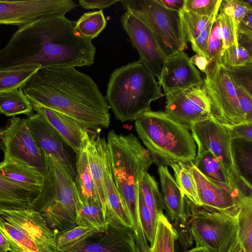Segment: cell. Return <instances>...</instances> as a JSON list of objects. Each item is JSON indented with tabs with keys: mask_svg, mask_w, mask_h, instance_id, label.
Masks as SVG:
<instances>
[{
	"mask_svg": "<svg viewBox=\"0 0 252 252\" xmlns=\"http://www.w3.org/2000/svg\"><path fill=\"white\" fill-rule=\"evenodd\" d=\"M75 24L52 16L18 28L0 51V70L92 65L96 48L75 30Z\"/></svg>",
	"mask_w": 252,
	"mask_h": 252,
	"instance_id": "cell-1",
	"label": "cell"
},
{
	"mask_svg": "<svg viewBox=\"0 0 252 252\" xmlns=\"http://www.w3.org/2000/svg\"><path fill=\"white\" fill-rule=\"evenodd\" d=\"M22 89L32 106L65 114L89 131L98 133L109 126L110 107L106 97L90 76L75 67L41 68Z\"/></svg>",
	"mask_w": 252,
	"mask_h": 252,
	"instance_id": "cell-2",
	"label": "cell"
},
{
	"mask_svg": "<svg viewBox=\"0 0 252 252\" xmlns=\"http://www.w3.org/2000/svg\"><path fill=\"white\" fill-rule=\"evenodd\" d=\"M163 95L155 76L138 61L113 72L105 97L116 118L125 122L151 110V103Z\"/></svg>",
	"mask_w": 252,
	"mask_h": 252,
	"instance_id": "cell-3",
	"label": "cell"
},
{
	"mask_svg": "<svg viewBox=\"0 0 252 252\" xmlns=\"http://www.w3.org/2000/svg\"><path fill=\"white\" fill-rule=\"evenodd\" d=\"M135 127L147 149L161 164L171 166L195 160L197 146L189 127L164 111L144 113L135 120Z\"/></svg>",
	"mask_w": 252,
	"mask_h": 252,
	"instance_id": "cell-4",
	"label": "cell"
},
{
	"mask_svg": "<svg viewBox=\"0 0 252 252\" xmlns=\"http://www.w3.org/2000/svg\"><path fill=\"white\" fill-rule=\"evenodd\" d=\"M43 153L45 180L31 209L39 213L56 234L79 225V196L73 176L53 157Z\"/></svg>",
	"mask_w": 252,
	"mask_h": 252,
	"instance_id": "cell-5",
	"label": "cell"
},
{
	"mask_svg": "<svg viewBox=\"0 0 252 252\" xmlns=\"http://www.w3.org/2000/svg\"><path fill=\"white\" fill-rule=\"evenodd\" d=\"M107 143L114 181L126 209L138 207L142 175L158 160L132 133L119 134L111 130Z\"/></svg>",
	"mask_w": 252,
	"mask_h": 252,
	"instance_id": "cell-6",
	"label": "cell"
},
{
	"mask_svg": "<svg viewBox=\"0 0 252 252\" xmlns=\"http://www.w3.org/2000/svg\"><path fill=\"white\" fill-rule=\"evenodd\" d=\"M188 205V222L196 247L211 252H238L241 244L236 216L197 206L189 200Z\"/></svg>",
	"mask_w": 252,
	"mask_h": 252,
	"instance_id": "cell-7",
	"label": "cell"
},
{
	"mask_svg": "<svg viewBox=\"0 0 252 252\" xmlns=\"http://www.w3.org/2000/svg\"><path fill=\"white\" fill-rule=\"evenodd\" d=\"M0 231L6 237L10 252H58L55 233L33 209L0 210Z\"/></svg>",
	"mask_w": 252,
	"mask_h": 252,
	"instance_id": "cell-8",
	"label": "cell"
},
{
	"mask_svg": "<svg viewBox=\"0 0 252 252\" xmlns=\"http://www.w3.org/2000/svg\"><path fill=\"white\" fill-rule=\"evenodd\" d=\"M120 1L126 10L131 12L151 30L167 58L188 49L179 12L167 9L156 0Z\"/></svg>",
	"mask_w": 252,
	"mask_h": 252,
	"instance_id": "cell-9",
	"label": "cell"
},
{
	"mask_svg": "<svg viewBox=\"0 0 252 252\" xmlns=\"http://www.w3.org/2000/svg\"><path fill=\"white\" fill-rule=\"evenodd\" d=\"M205 74L202 86L211 100L213 116L226 126L247 123L234 82L220 56L209 62Z\"/></svg>",
	"mask_w": 252,
	"mask_h": 252,
	"instance_id": "cell-10",
	"label": "cell"
},
{
	"mask_svg": "<svg viewBox=\"0 0 252 252\" xmlns=\"http://www.w3.org/2000/svg\"><path fill=\"white\" fill-rule=\"evenodd\" d=\"M3 160H10L34 167L44 176L46 162L44 153L34 141L26 119L12 117L0 131Z\"/></svg>",
	"mask_w": 252,
	"mask_h": 252,
	"instance_id": "cell-11",
	"label": "cell"
},
{
	"mask_svg": "<svg viewBox=\"0 0 252 252\" xmlns=\"http://www.w3.org/2000/svg\"><path fill=\"white\" fill-rule=\"evenodd\" d=\"M77 6L72 0H0V24L20 28L42 18L65 16Z\"/></svg>",
	"mask_w": 252,
	"mask_h": 252,
	"instance_id": "cell-12",
	"label": "cell"
},
{
	"mask_svg": "<svg viewBox=\"0 0 252 252\" xmlns=\"http://www.w3.org/2000/svg\"><path fill=\"white\" fill-rule=\"evenodd\" d=\"M189 129L197 146V153L211 152L238 184L232 155V137L227 127L213 115L192 123Z\"/></svg>",
	"mask_w": 252,
	"mask_h": 252,
	"instance_id": "cell-13",
	"label": "cell"
},
{
	"mask_svg": "<svg viewBox=\"0 0 252 252\" xmlns=\"http://www.w3.org/2000/svg\"><path fill=\"white\" fill-rule=\"evenodd\" d=\"M124 29L137 50L141 63L158 80L167 59L151 30L139 19L128 10L121 18Z\"/></svg>",
	"mask_w": 252,
	"mask_h": 252,
	"instance_id": "cell-14",
	"label": "cell"
},
{
	"mask_svg": "<svg viewBox=\"0 0 252 252\" xmlns=\"http://www.w3.org/2000/svg\"><path fill=\"white\" fill-rule=\"evenodd\" d=\"M164 112L189 127L213 116L211 100L202 86L166 94Z\"/></svg>",
	"mask_w": 252,
	"mask_h": 252,
	"instance_id": "cell-15",
	"label": "cell"
},
{
	"mask_svg": "<svg viewBox=\"0 0 252 252\" xmlns=\"http://www.w3.org/2000/svg\"><path fill=\"white\" fill-rule=\"evenodd\" d=\"M158 82L166 95L193 87L201 86L203 79L188 55L183 51L167 58Z\"/></svg>",
	"mask_w": 252,
	"mask_h": 252,
	"instance_id": "cell-16",
	"label": "cell"
},
{
	"mask_svg": "<svg viewBox=\"0 0 252 252\" xmlns=\"http://www.w3.org/2000/svg\"><path fill=\"white\" fill-rule=\"evenodd\" d=\"M189 164L196 182L201 206L237 216L240 193L205 177L193 162Z\"/></svg>",
	"mask_w": 252,
	"mask_h": 252,
	"instance_id": "cell-17",
	"label": "cell"
},
{
	"mask_svg": "<svg viewBox=\"0 0 252 252\" xmlns=\"http://www.w3.org/2000/svg\"><path fill=\"white\" fill-rule=\"evenodd\" d=\"M68 252H138L134 231L109 222L106 231L96 234Z\"/></svg>",
	"mask_w": 252,
	"mask_h": 252,
	"instance_id": "cell-18",
	"label": "cell"
},
{
	"mask_svg": "<svg viewBox=\"0 0 252 252\" xmlns=\"http://www.w3.org/2000/svg\"><path fill=\"white\" fill-rule=\"evenodd\" d=\"M27 119L31 133L41 151L53 157L73 176L75 174L63 141L52 126L40 114L36 113Z\"/></svg>",
	"mask_w": 252,
	"mask_h": 252,
	"instance_id": "cell-19",
	"label": "cell"
},
{
	"mask_svg": "<svg viewBox=\"0 0 252 252\" xmlns=\"http://www.w3.org/2000/svg\"><path fill=\"white\" fill-rule=\"evenodd\" d=\"M52 126L64 143L77 154L85 150L90 135L89 130L73 118L58 111L43 107L33 106Z\"/></svg>",
	"mask_w": 252,
	"mask_h": 252,
	"instance_id": "cell-20",
	"label": "cell"
},
{
	"mask_svg": "<svg viewBox=\"0 0 252 252\" xmlns=\"http://www.w3.org/2000/svg\"><path fill=\"white\" fill-rule=\"evenodd\" d=\"M158 172L164 209L172 220L174 227L186 228L189 225L185 197L166 165L160 164Z\"/></svg>",
	"mask_w": 252,
	"mask_h": 252,
	"instance_id": "cell-21",
	"label": "cell"
},
{
	"mask_svg": "<svg viewBox=\"0 0 252 252\" xmlns=\"http://www.w3.org/2000/svg\"><path fill=\"white\" fill-rule=\"evenodd\" d=\"M104 180L109 222L132 228V224L125 203L114 181L108 145L104 156Z\"/></svg>",
	"mask_w": 252,
	"mask_h": 252,
	"instance_id": "cell-22",
	"label": "cell"
},
{
	"mask_svg": "<svg viewBox=\"0 0 252 252\" xmlns=\"http://www.w3.org/2000/svg\"><path fill=\"white\" fill-rule=\"evenodd\" d=\"M107 145V143L104 138L100 137L97 133H93L90 135L85 150L94 185L97 201L107 218L103 164L104 152Z\"/></svg>",
	"mask_w": 252,
	"mask_h": 252,
	"instance_id": "cell-23",
	"label": "cell"
},
{
	"mask_svg": "<svg viewBox=\"0 0 252 252\" xmlns=\"http://www.w3.org/2000/svg\"><path fill=\"white\" fill-rule=\"evenodd\" d=\"M41 189L21 185L0 175V210L23 211L30 209Z\"/></svg>",
	"mask_w": 252,
	"mask_h": 252,
	"instance_id": "cell-24",
	"label": "cell"
},
{
	"mask_svg": "<svg viewBox=\"0 0 252 252\" xmlns=\"http://www.w3.org/2000/svg\"><path fill=\"white\" fill-rule=\"evenodd\" d=\"M193 162L199 171L208 179L225 185L239 193L242 192V187L229 175L211 152L197 153Z\"/></svg>",
	"mask_w": 252,
	"mask_h": 252,
	"instance_id": "cell-25",
	"label": "cell"
},
{
	"mask_svg": "<svg viewBox=\"0 0 252 252\" xmlns=\"http://www.w3.org/2000/svg\"><path fill=\"white\" fill-rule=\"evenodd\" d=\"M231 150L234 167L239 181L252 189V141L232 138Z\"/></svg>",
	"mask_w": 252,
	"mask_h": 252,
	"instance_id": "cell-26",
	"label": "cell"
},
{
	"mask_svg": "<svg viewBox=\"0 0 252 252\" xmlns=\"http://www.w3.org/2000/svg\"><path fill=\"white\" fill-rule=\"evenodd\" d=\"M0 175L17 183L41 188L45 176L36 168L10 160H2Z\"/></svg>",
	"mask_w": 252,
	"mask_h": 252,
	"instance_id": "cell-27",
	"label": "cell"
},
{
	"mask_svg": "<svg viewBox=\"0 0 252 252\" xmlns=\"http://www.w3.org/2000/svg\"><path fill=\"white\" fill-rule=\"evenodd\" d=\"M76 169L74 183L79 198L84 203L98 204L85 150L76 154Z\"/></svg>",
	"mask_w": 252,
	"mask_h": 252,
	"instance_id": "cell-28",
	"label": "cell"
},
{
	"mask_svg": "<svg viewBox=\"0 0 252 252\" xmlns=\"http://www.w3.org/2000/svg\"><path fill=\"white\" fill-rule=\"evenodd\" d=\"M33 108L22 88L0 92V111L6 116L33 114Z\"/></svg>",
	"mask_w": 252,
	"mask_h": 252,
	"instance_id": "cell-29",
	"label": "cell"
},
{
	"mask_svg": "<svg viewBox=\"0 0 252 252\" xmlns=\"http://www.w3.org/2000/svg\"><path fill=\"white\" fill-rule=\"evenodd\" d=\"M178 234L163 213L158 216L154 243L150 252H175V243Z\"/></svg>",
	"mask_w": 252,
	"mask_h": 252,
	"instance_id": "cell-30",
	"label": "cell"
},
{
	"mask_svg": "<svg viewBox=\"0 0 252 252\" xmlns=\"http://www.w3.org/2000/svg\"><path fill=\"white\" fill-rule=\"evenodd\" d=\"M78 220L79 225L88 227L98 234L105 232L109 223L97 203H84L79 198Z\"/></svg>",
	"mask_w": 252,
	"mask_h": 252,
	"instance_id": "cell-31",
	"label": "cell"
},
{
	"mask_svg": "<svg viewBox=\"0 0 252 252\" xmlns=\"http://www.w3.org/2000/svg\"><path fill=\"white\" fill-rule=\"evenodd\" d=\"M96 233L93 229L77 226L56 233L58 252H68L83 245Z\"/></svg>",
	"mask_w": 252,
	"mask_h": 252,
	"instance_id": "cell-32",
	"label": "cell"
},
{
	"mask_svg": "<svg viewBox=\"0 0 252 252\" xmlns=\"http://www.w3.org/2000/svg\"><path fill=\"white\" fill-rule=\"evenodd\" d=\"M183 194L191 203L201 206L195 180L188 163L180 162L170 166Z\"/></svg>",
	"mask_w": 252,
	"mask_h": 252,
	"instance_id": "cell-33",
	"label": "cell"
},
{
	"mask_svg": "<svg viewBox=\"0 0 252 252\" xmlns=\"http://www.w3.org/2000/svg\"><path fill=\"white\" fill-rule=\"evenodd\" d=\"M139 191L146 204L156 217L158 218L159 214L163 213L164 206L157 182L148 172H143L142 175Z\"/></svg>",
	"mask_w": 252,
	"mask_h": 252,
	"instance_id": "cell-34",
	"label": "cell"
},
{
	"mask_svg": "<svg viewBox=\"0 0 252 252\" xmlns=\"http://www.w3.org/2000/svg\"><path fill=\"white\" fill-rule=\"evenodd\" d=\"M40 68L37 66L0 70V92L22 88Z\"/></svg>",
	"mask_w": 252,
	"mask_h": 252,
	"instance_id": "cell-35",
	"label": "cell"
},
{
	"mask_svg": "<svg viewBox=\"0 0 252 252\" xmlns=\"http://www.w3.org/2000/svg\"><path fill=\"white\" fill-rule=\"evenodd\" d=\"M106 23L102 10L86 12L76 21L75 30L82 36L92 40L104 29Z\"/></svg>",
	"mask_w": 252,
	"mask_h": 252,
	"instance_id": "cell-36",
	"label": "cell"
},
{
	"mask_svg": "<svg viewBox=\"0 0 252 252\" xmlns=\"http://www.w3.org/2000/svg\"><path fill=\"white\" fill-rule=\"evenodd\" d=\"M184 33L187 42L192 43L217 15L204 16L184 9L179 12Z\"/></svg>",
	"mask_w": 252,
	"mask_h": 252,
	"instance_id": "cell-37",
	"label": "cell"
},
{
	"mask_svg": "<svg viewBox=\"0 0 252 252\" xmlns=\"http://www.w3.org/2000/svg\"><path fill=\"white\" fill-rule=\"evenodd\" d=\"M237 219L239 227V240L242 243L252 234V189L238 199Z\"/></svg>",
	"mask_w": 252,
	"mask_h": 252,
	"instance_id": "cell-38",
	"label": "cell"
},
{
	"mask_svg": "<svg viewBox=\"0 0 252 252\" xmlns=\"http://www.w3.org/2000/svg\"><path fill=\"white\" fill-rule=\"evenodd\" d=\"M247 11V7L240 0H222L219 12L227 16L233 30L235 44L239 46L238 35L240 26Z\"/></svg>",
	"mask_w": 252,
	"mask_h": 252,
	"instance_id": "cell-39",
	"label": "cell"
},
{
	"mask_svg": "<svg viewBox=\"0 0 252 252\" xmlns=\"http://www.w3.org/2000/svg\"><path fill=\"white\" fill-rule=\"evenodd\" d=\"M220 59L222 64L226 68H233L246 65L252 63V57L243 46L234 44L224 49Z\"/></svg>",
	"mask_w": 252,
	"mask_h": 252,
	"instance_id": "cell-40",
	"label": "cell"
},
{
	"mask_svg": "<svg viewBox=\"0 0 252 252\" xmlns=\"http://www.w3.org/2000/svg\"><path fill=\"white\" fill-rule=\"evenodd\" d=\"M139 210L140 218L144 234L152 245L156 235L158 218L146 204L142 193L139 192Z\"/></svg>",
	"mask_w": 252,
	"mask_h": 252,
	"instance_id": "cell-41",
	"label": "cell"
},
{
	"mask_svg": "<svg viewBox=\"0 0 252 252\" xmlns=\"http://www.w3.org/2000/svg\"><path fill=\"white\" fill-rule=\"evenodd\" d=\"M222 0H185L184 10L204 16L213 17L219 13Z\"/></svg>",
	"mask_w": 252,
	"mask_h": 252,
	"instance_id": "cell-42",
	"label": "cell"
},
{
	"mask_svg": "<svg viewBox=\"0 0 252 252\" xmlns=\"http://www.w3.org/2000/svg\"><path fill=\"white\" fill-rule=\"evenodd\" d=\"M223 48L222 33L220 24L216 17L211 29L206 51V57L209 61H212L220 56Z\"/></svg>",
	"mask_w": 252,
	"mask_h": 252,
	"instance_id": "cell-43",
	"label": "cell"
},
{
	"mask_svg": "<svg viewBox=\"0 0 252 252\" xmlns=\"http://www.w3.org/2000/svg\"><path fill=\"white\" fill-rule=\"evenodd\" d=\"M226 69L234 82L244 87L252 96V63Z\"/></svg>",
	"mask_w": 252,
	"mask_h": 252,
	"instance_id": "cell-44",
	"label": "cell"
},
{
	"mask_svg": "<svg viewBox=\"0 0 252 252\" xmlns=\"http://www.w3.org/2000/svg\"><path fill=\"white\" fill-rule=\"evenodd\" d=\"M217 19L220 24L222 33L223 51L224 49L235 44L233 30L230 19L225 15L219 12Z\"/></svg>",
	"mask_w": 252,
	"mask_h": 252,
	"instance_id": "cell-45",
	"label": "cell"
},
{
	"mask_svg": "<svg viewBox=\"0 0 252 252\" xmlns=\"http://www.w3.org/2000/svg\"><path fill=\"white\" fill-rule=\"evenodd\" d=\"M216 17L207 25L199 36L191 43V47L196 54L206 57V51L211 29ZM207 58V57H206Z\"/></svg>",
	"mask_w": 252,
	"mask_h": 252,
	"instance_id": "cell-46",
	"label": "cell"
},
{
	"mask_svg": "<svg viewBox=\"0 0 252 252\" xmlns=\"http://www.w3.org/2000/svg\"><path fill=\"white\" fill-rule=\"evenodd\" d=\"M234 84L247 123H252V96L244 87L235 82Z\"/></svg>",
	"mask_w": 252,
	"mask_h": 252,
	"instance_id": "cell-47",
	"label": "cell"
},
{
	"mask_svg": "<svg viewBox=\"0 0 252 252\" xmlns=\"http://www.w3.org/2000/svg\"><path fill=\"white\" fill-rule=\"evenodd\" d=\"M232 138H242L252 141V123L226 126Z\"/></svg>",
	"mask_w": 252,
	"mask_h": 252,
	"instance_id": "cell-48",
	"label": "cell"
},
{
	"mask_svg": "<svg viewBox=\"0 0 252 252\" xmlns=\"http://www.w3.org/2000/svg\"><path fill=\"white\" fill-rule=\"evenodd\" d=\"M118 0H79L80 6L86 9H105L116 2Z\"/></svg>",
	"mask_w": 252,
	"mask_h": 252,
	"instance_id": "cell-49",
	"label": "cell"
},
{
	"mask_svg": "<svg viewBox=\"0 0 252 252\" xmlns=\"http://www.w3.org/2000/svg\"><path fill=\"white\" fill-rule=\"evenodd\" d=\"M238 44L245 47L252 56V31L240 26L238 35Z\"/></svg>",
	"mask_w": 252,
	"mask_h": 252,
	"instance_id": "cell-50",
	"label": "cell"
},
{
	"mask_svg": "<svg viewBox=\"0 0 252 252\" xmlns=\"http://www.w3.org/2000/svg\"><path fill=\"white\" fill-rule=\"evenodd\" d=\"M168 9L180 12L184 9L185 0H156Z\"/></svg>",
	"mask_w": 252,
	"mask_h": 252,
	"instance_id": "cell-51",
	"label": "cell"
},
{
	"mask_svg": "<svg viewBox=\"0 0 252 252\" xmlns=\"http://www.w3.org/2000/svg\"><path fill=\"white\" fill-rule=\"evenodd\" d=\"M190 62L202 72H205L209 64V61L208 59L201 55L196 54L190 58Z\"/></svg>",
	"mask_w": 252,
	"mask_h": 252,
	"instance_id": "cell-52",
	"label": "cell"
},
{
	"mask_svg": "<svg viewBox=\"0 0 252 252\" xmlns=\"http://www.w3.org/2000/svg\"><path fill=\"white\" fill-rule=\"evenodd\" d=\"M240 26L252 31V9L247 8V11Z\"/></svg>",
	"mask_w": 252,
	"mask_h": 252,
	"instance_id": "cell-53",
	"label": "cell"
},
{
	"mask_svg": "<svg viewBox=\"0 0 252 252\" xmlns=\"http://www.w3.org/2000/svg\"><path fill=\"white\" fill-rule=\"evenodd\" d=\"M0 251L3 252H8L10 251L9 242L6 237L0 231Z\"/></svg>",
	"mask_w": 252,
	"mask_h": 252,
	"instance_id": "cell-54",
	"label": "cell"
},
{
	"mask_svg": "<svg viewBox=\"0 0 252 252\" xmlns=\"http://www.w3.org/2000/svg\"><path fill=\"white\" fill-rule=\"evenodd\" d=\"M241 245L244 248L246 252H252V234Z\"/></svg>",
	"mask_w": 252,
	"mask_h": 252,
	"instance_id": "cell-55",
	"label": "cell"
},
{
	"mask_svg": "<svg viewBox=\"0 0 252 252\" xmlns=\"http://www.w3.org/2000/svg\"><path fill=\"white\" fill-rule=\"evenodd\" d=\"M186 252H211L207 249L201 247H195Z\"/></svg>",
	"mask_w": 252,
	"mask_h": 252,
	"instance_id": "cell-56",
	"label": "cell"
},
{
	"mask_svg": "<svg viewBox=\"0 0 252 252\" xmlns=\"http://www.w3.org/2000/svg\"><path fill=\"white\" fill-rule=\"evenodd\" d=\"M247 8L252 9V0H240Z\"/></svg>",
	"mask_w": 252,
	"mask_h": 252,
	"instance_id": "cell-57",
	"label": "cell"
},
{
	"mask_svg": "<svg viewBox=\"0 0 252 252\" xmlns=\"http://www.w3.org/2000/svg\"><path fill=\"white\" fill-rule=\"evenodd\" d=\"M238 252H246L244 248L243 247V246L241 245L240 249L238 251Z\"/></svg>",
	"mask_w": 252,
	"mask_h": 252,
	"instance_id": "cell-58",
	"label": "cell"
},
{
	"mask_svg": "<svg viewBox=\"0 0 252 252\" xmlns=\"http://www.w3.org/2000/svg\"><path fill=\"white\" fill-rule=\"evenodd\" d=\"M0 252H3L0 251Z\"/></svg>",
	"mask_w": 252,
	"mask_h": 252,
	"instance_id": "cell-59",
	"label": "cell"
},
{
	"mask_svg": "<svg viewBox=\"0 0 252 252\" xmlns=\"http://www.w3.org/2000/svg\"></svg>",
	"mask_w": 252,
	"mask_h": 252,
	"instance_id": "cell-60",
	"label": "cell"
}]
</instances>
